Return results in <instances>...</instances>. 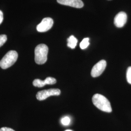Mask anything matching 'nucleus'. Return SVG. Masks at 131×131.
I'll use <instances>...</instances> for the list:
<instances>
[{
	"mask_svg": "<svg viewBox=\"0 0 131 131\" xmlns=\"http://www.w3.org/2000/svg\"><path fill=\"white\" fill-rule=\"evenodd\" d=\"M94 105L99 109L103 112L110 113L112 109L110 102L107 99L100 94H95L92 97Z\"/></svg>",
	"mask_w": 131,
	"mask_h": 131,
	"instance_id": "f257e3e1",
	"label": "nucleus"
},
{
	"mask_svg": "<svg viewBox=\"0 0 131 131\" xmlns=\"http://www.w3.org/2000/svg\"><path fill=\"white\" fill-rule=\"evenodd\" d=\"M49 49L46 45L40 44L35 50V60L38 65H42L46 62Z\"/></svg>",
	"mask_w": 131,
	"mask_h": 131,
	"instance_id": "f03ea898",
	"label": "nucleus"
},
{
	"mask_svg": "<svg viewBox=\"0 0 131 131\" xmlns=\"http://www.w3.org/2000/svg\"><path fill=\"white\" fill-rule=\"evenodd\" d=\"M18 54L15 51H10L6 53L0 61V67L3 69H6L13 65L17 60Z\"/></svg>",
	"mask_w": 131,
	"mask_h": 131,
	"instance_id": "7ed1b4c3",
	"label": "nucleus"
},
{
	"mask_svg": "<svg viewBox=\"0 0 131 131\" xmlns=\"http://www.w3.org/2000/svg\"><path fill=\"white\" fill-rule=\"evenodd\" d=\"M61 93L60 90L57 89L43 90L38 92L36 97L38 101H43L52 96H59Z\"/></svg>",
	"mask_w": 131,
	"mask_h": 131,
	"instance_id": "20e7f679",
	"label": "nucleus"
},
{
	"mask_svg": "<svg viewBox=\"0 0 131 131\" xmlns=\"http://www.w3.org/2000/svg\"><path fill=\"white\" fill-rule=\"evenodd\" d=\"M106 67V62L102 60L94 66L91 71V75L92 77H97L101 75Z\"/></svg>",
	"mask_w": 131,
	"mask_h": 131,
	"instance_id": "39448f33",
	"label": "nucleus"
},
{
	"mask_svg": "<svg viewBox=\"0 0 131 131\" xmlns=\"http://www.w3.org/2000/svg\"><path fill=\"white\" fill-rule=\"evenodd\" d=\"M53 21L51 18H45L42 19L41 22L38 24L37 30L39 32H45L49 30L53 25Z\"/></svg>",
	"mask_w": 131,
	"mask_h": 131,
	"instance_id": "423d86ee",
	"label": "nucleus"
},
{
	"mask_svg": "<svg viewBox=\"0 0 131 131\" xmlns=\"http://www.w3.org/2000/svg\"><path fill=\"white\" fill-rule=\"evenodd\" d=\"M127 16L124 12H120L115 16L114 19V24L118 28H122L126 24Z\"/></svg>",
	"mask_w": 131,
	"mask_h": 131,
	"instance_id": "0eeeda50",
	"label": "nucleus"
},
{
	"mask_svg": "<svg viewBox=\"0 0 131 131\" xmlns=\"http://www.w3.org/2000/svg\"><path fill=\"white\" fill-rule=\"evenodd\" d=\"M56 83V80L55 78L51 77H48L44 81L38 79L34 80L33 81V84L36 87L42 88L46 84H54Z\"/></svg>",
	"mask_w": 131,
	"mask_h": 131,
	"instance_id": "6e6552de",
	"label": "nucleus"
},
{
	"mask_svg": "<svg viewBox=\"0 0 131 131\" xmlns=\"http://www.w3.org/2000/svg\"><path fill=\"white\" fill-rule=\"evenodd\" d=\"M57 2L61 5L77 8H81L84 6V3L81 0H57Z\"/></svg>",
	"mask_w": 131,
	"mask_h": 131,
	"instance_id": "1a4fd4ad",
	"label": "nucleus"
},
{
	"mask_svg": "<svg viewBox=\"0 0 131 131\" xmlns=\"http://www.w3.org/2000/svg\"><path fill=\"white\" fill-rule=\"evenodd\" d=\"M67 41H68V44H67L68 46L72 49H73L76 46L78 40L77 38L74 37L73 36H71L68 38Z\"/></svg>",
	"mask_w": 131,
	"mask_h": 131,
	"instance_id": "9d476101",
	"label": "nucleus"
},
{
	"mask_svg": "<svg viewBox=\"0 0 131 131\" xmlns=\"http://www.w3.org/2000/svg\"><path fill=\"white\" fill-rule=\"evenodd\" d=\"M89 38H84L80 44V47L81 49L84 50L86 49L89 46Z\"/></svg>",
	"mask_w": 131,
	"mask_h": 131,
	"instance_id": "9b49d317",
	"label": "nucleus"
},
{
	"mask_svg": "<svg viewBox=\"0 0 131 131\" xmlns=\"http://www.w3.org/2000/svg\"><path fill=\"white\" fill-rule=\"evenodd\" d=\"M70 118L68 117H65L61 119V123L63 125L67 126L70 124Z\"/></svg>",
	"mask_w": 131,
	"mask_h": 131,
	"instance_id": "f8f14e48",
	"label": "nucleus"
},
{
	"mask_svg": "<svg viewBox=\"0 0 131 131\" xmlns=\"http://www.w3.org/2000/svg\"><path fill=\"white\" fill-rule=\"evenodd\" d=\"M126 78L129 84H131V67H129L127 70Z\"/></svg>",
	"mask_w": 131,
	"mask_h": 131,
	"instance_id": "ddd939ff",
	"label": "nucleus"
},
{
	"mask_svg": "<svg viewBox=\"0 0 131 131\" xmlns=\"http://www.w3.org/2000/svg\"><path fill=\"white\" fill-rule=\"evenodd\" d=\"M7 41V36L5 35H0V47H2Z\"/></svg>",
	"mask_w": 131,
	"mask_h": 131,
	"instance_id": "4468645a",
	"label": "nucleus"
},
{
	"mask_svg": "<svg viewBox=\"0 0 131 131\" xmlns=\"http://www.w3.org/2000/svg\"><path fill=\"white\" fill-rule=\"evenodd\" d=\"M0 131H15L13 129L8 127H2L0 129Z\"/></svg>",
	"mask_w": 131,
	"mask_h": 131,
	"instance_id": "2eb2a0df",
	"label": "nucleus"
},
{
	"mask_svg": "<svg viewBox=\"0 0 131 131\" xmlns=\"http://www.w3.org/2000/svg\"><path fill=\"white\" fill-rule=\"evenodd\" d=\"M4 19V16H3V13L2 11L0 10V24L2 23Z\"/></svg>",
	"mask_w": 131,
	"mask_h": 131,
	"instance_id": "dca6fc26",
	"label": "nucleus"
},
{
	"mask_svg": "<svg viewBox=\"0 0 131 131\" xmlns=\"http://www.w3.org/2000/svg\"><path fill=\"white\" fill-rule=\"evenodd\" d=\"M65 131H72V130H66Z\"/></svg>",
	"mask_w": 131,
	"mask_h": 131,
	"instance_id": "f3484780",
	"label": "nucleus"
}]
</instances>
